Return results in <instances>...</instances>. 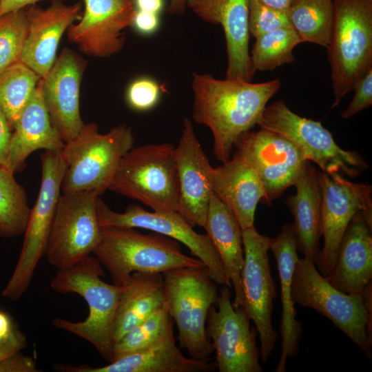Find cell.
Instances as JSON below:
<instances>
[{"mask_svg":"<svg viewBox=\"0 0 372 372\" xmlns=\"http://www.w3.org/2000/svg\"><path fill=\"white\" fill-rule=\"evenodd\" d=\"M280 86L279 79L254 83L193 74L192 118L211 130L216 160L223 163L230 158L238 139L257 125L267 102Z\"/></svg>","mask_w":372,"mask_h":372,"instance_id":"obj_1","label":"cell"},{"mask_svg":"<svg viewBox=\"0 0 372 372\" xmlns=\"http://www.w3.org/2000/svg\"><path fill=\"white\" fill-rule=\"evenodd\" d=\"M104 276L102 265L92 256L59 269L50 281L51 289L60 293L79 294L87 302L89 313L83 321L56 318L52 323L89 342L110 363L114 360V328L123 286L104 282L101 278Z\"/></svg>","mask_w":372,"mask_h":372,"instance_id":"obj_2","label":"cell"},{"mask_svg":"<svg viewBox=\"0 0 372 372\" xmlns=\"http://www.w3.org/2000/svg\"><path fill=\"white\" fill-rule=\"evenodd\" d=\"M293 302L312 309L342 331L368 358L372 355V282L363 294L334 287L311 260L298 258L291 284Z\"/></svg>","mask_w":372,"mask_h":372,"instance_id":"obj_3","label":"cell"},{"mask_svg":"<svg viewBox=\"0 0 372 372\" xmlns=\"http://www.w3.org/2000/svg\"><path fill=\"white\" fill-rule=\"evenodd\" d=\"M108 271L113 284L124 285L133 273H161L176 268L203 267L198 258L185 254L178 241L135 228L101 227L93 253Z\"/></svg>","mask_w":372,"mask_h":372,"instance_id":"obj_4","label":"cell"},{"mask_svg":"<svg viewBox=\"0 0 372 372\" xmlns=\"http://www.w3.org/2000/svg\"><path fill=\"white\" fill-rule=\"evenodd\" d=\"M162 276L165 304L176 324L180 347L190 358L208 361L214 347L206 322L217 301L216 283L205 266L172 269Z\"/></svg>","mask_w":372,"mask_h":372,"instance_id":"obj_5","label":"cell"},{"mask_svg":"<svg viewBox=\"0 0 372 372\" xmlns=\"http://www.w3.org/2000/svg\"><path fill=\"white\" fill-rule=\"evenodd\" d=\"M327 50L333 108L372 68V0H333Z\"/></svg>","mask_w":372,"mask_h":372,"instance_id":"obj_6","label":"cell"},{"mask_svg":"<svg viewBox=\"0 0 372 372\" xmlns=\"http://www.w3.org/2000/svg\"><path fill=\"white\" fill-rule=\"evenodd\" d=\"M134 143L132 130L125 125L101 134L96 123L84 124L61 150L67 164L61 191H94L102 194L108 189L122 157Z\"/></svg>","mask_w":372,"mask_h":372,"instance_id":"obj_7","label":"cell"},{"mask_svg":"<svg viewBox=\"0 0 372 372\" xmlns=\"http://www.w3.org/2000/svg\"><path fill=\"white\" fill-rule=\"evenodd\" d=\"M108 189L153 211L178 212L175 147L169 143L132 147L122 157Z\"/></svg>","mask_w":372,"mask_h":372,"instance_id":"obj_8","label":"cell"},{"mask_svg":"<svg viewBox=\"0 0 372 372\" xmlns=\"http://www.w3.org/2000/svg\"><path fill=\"white\" fill-rule=\"evenodd\" d=\"M257 125L289 140L324 173L355 178L369 167L359 153L338 145L321 122L298 115L283 100L266 105Z\"/></svg>","mask_w":372,"mask_h":372,"instance_id":"obj_9","label":"cell"},{"mask_svg":"<svg viewBox=\"0 0 372 372\" xmlns=\"http://www.w3.org/2000/svg\"><path fill=\"white\" fill-rule=\"evenodd\" d=\"M41 181L37 199L30 209L22 249L14 271L1 291L3 297L19 300L28 289L35 269L45 256L51 225L67 169L61 151L41 154Z\"/></svg>","mask_w":372,"mask_h":372,"instance_id":"obj_10","label":"cell"},{"mask_svg":"<svg viewBox=\"0 0 372 372\" xmlns=\"http://www.w3.org/2000/svg\"><path fill=\"white\" fill-rule=\"evenodd\" d=\"M100 195L94 191L63 192L53 217L45 256L59 269L93 253L101 236L96 214Z\"/></svg>","mask_w":372,"mask_h":372,"instance_id":"obj_11","label":"cell"},{"mask_svg":"<svg viewBox=\"0 0 372 372\" xmlns=\"http://www.w3.org/2000/svg\"><path fill=\"white\" fill-rule=\"evenodd\" d=\"M96 214L101 227L141 228L169 237L185 245L207 267L212 280L221 286L231 283L220 258L207 234L194 230L193 226L178 211H148L130 205L124 212H116L99 196Z\"/></svg>","mask_w":372,"mask_h":372,"instance_id":"obj_12","label":"cell"},{"mask_svg":"<svg viewBox=\"0 0 372 372\" xmlns=\"http://www.w3.org/2000/svg\"><path fill=\"white\" fill-rule=\"evenodd\" d=\"M242 237L244 307L259 335L260 360L265 363L279 338L272 324L273 302L277 291L268 256L271 238L259 234L254 225L242 229Z\"/></svg>","mask_w":372,"mask_h":372,"instance_id":"obj_13","label":"cell"},{"mask_svg":"<svg viewBox=\"0 0 372 372\" xmlns=\"http://www.w3.org/2000/svg\"><path fill=\"white\" fill-rule=\"evenodd\" d=\"M244 307H234L229 287L222 286L209 311L207 333L216 353L219 372H262L258 331Z\"/></svg>","mask_w":372,"mask_h":372,"instance_id":"obj_14","label":"cell"},{"mask_svg":"<svg viewBox=\"0 0 372 372\" xmlns=\"http://www.w3.org/2000/svg\"><path fill=\"white\" fill-rule=\"evenodd\" d=\"M318 176L323 247L315 265L325 277L334 265L340 243L352 218L360 211L372 214V187L367 183L349 180L340 174L318 170Z\"/></svg>","mask_w":372,"mask_h":372,"instance_id":"obj_15","label":"cell"},{"mask_svg":"<svg viewBox=\"0 0 372 372\" xmlns=\"http://www.w3.org/2000/svg\"><path fill=\"white\" fill-rule=\"evenodd\" d=\"M234 147L259 176L267 195V205L294 186L307 163L302 151L287 138L260 128L243 134Z\"/></svg>","mask_w":372,"mask_h":372,"instance_id":"obj_16","label":"cell"},{"mask_svg":"<svg viewBox=\"0 0 372 372\" xmlns=\"http://www.w3.org/2000/svg\"><path fill=\"white\" fill-rule=\"evenodd\" d=\"M80 19L68 30V40L83 54L105 58L119 52L125 44L123 30L132 26L134 0H83Z\"/></svg>","mask_w":372,"mask_h":372,"instance_id":"obj_17","label":"cell"},{"mask_svg":"<svg viewBox=\"0 0 372 372\" xmlns=\"http://www.w3.org/2000/svg\"><path fill=\"white\" fill-rule=\"evenodd\" d=\"M85 65L77 53L64 48L39 80L51 123L65 143L75 138L85 124L80 113V88Z\"/></svg>","mask_w":372,"mask_h":372,"instance_id":"obj_18","label":"cell"},{"mask_svg":"<svg viewBox=\"0 0 372 372\" xmlns=\"http://www.w3.org/2000/svg\"><path fill=\"white\" fill-rule=\"evenodd\" d=\"M175 159L179 185L178 213L192 226L204 227L212 193V167L188 118L183 120Z\"/></svg>","mask_w":372,"mask_h":372,"instance_id":"obj_19","label":"cell"},{"mask_svg":"<svg viewBox=\"0 0 372 372\" xmlns=\"http://www.w3.org/2000/svg\"><path fill=\"white\" fill-rule=\"evenodd\" d=\"M249 1L187 0V8L197 17L223 28L227 54L225 78L251 81L256 72L249 52Z\"/></svg>","mask_w":372,"mask_h":372,"instance_id":"obj_20","label":"cell"},{"mask_svg":"<svg viewBox=\"0 0 372 372\" xmlns=\"http://www.w3.org/2000/svg\"><path fill=\"white\" fill-rule=\"evenodd\" d=\"M62 1L43 8L36 4L26 8L28 32L20 61L41 79L56 59L60 40L82 14L80 3L64 4Z\"/></svg>","mask_w":372,"mask_h":372,"instance_id":"obj_21","label":"cell"},{"mask_svg":"<svg viewBox=\"0 0 372 372\" xmlns=\"http://www.w3.org/2000/svg\"><path fill=\"white\" fill-rule=\"evenodd\" d=\"M325 278L346 293L362 295L372 282V214L360 211L352 218Z\"/></svg>","mask_w":372,"mask_h":372,"instance_id":"obj_22","label":"cell"},{"mask_svg":"<svg viewBox=\"0 0 372 372\" xmlns=\"http://www.w3.org/2000/svg\"><path fill=\"white\" fill-rule=\"evenodd\" d=\"M212 192L234 213L242 229L254 225L259 202L267 204L262 183L255 169L237 153L211 173Z\"/></svg>","mask_w":372,"mask_h":372,"instance_id":"obj_23","label":"cell"},{"mask_svg":"<svg viewBox=\"0 0 372 372\" xmlns=\"http://www.w3.org/2000/svg\"><path fill=\"white\" fill-rule=\"evenodd\" d=\"M277 262L280 285L282 315L280 323L281 351L276 372L286 371L289 357L298 353L302 335L301 323L296 320V309L291 294L292 278L298 259L293 223L285 224L279 234L271 238L270 249Z\"/></svg>","mask_w":372,"mask_h":372,"instance_id":"obj_24","label":"cell"},{"mask_svg":"<svg viewBox=\"0 0 372 372\" xmlns=\"http://www.w3.org/2000/svg\"><path fill=\"white\" fill-rule=\"evenodd\" d=\"M216 367V364L185 357L172 332L156 344L103 366L61 365L56 369L68 372H209Z\"/></svg>","mask_w":372,"mask_h":372,"instance_id":"obj_25","label":"cell"},{"mask_svg":"<svg viewBox=\"0 0 372 372\" xmlns=\"http://www.w3.org/2000/svg\"><path fill=\"white\" fill-rule=\"evenodd\" d=\"M12 130L6 168L14 174L35 150L63 149L65 143L51 123L39 81Z\"/></svg>","mask_w":372,"mask_h":372,"instance_id":"obj_26","label":"cell"},{"mask_svg":"<svg viewBox=\"0 0 372 372\" xmlns=\"http://www.w3.org/2000/svg\"><path fill=\"white\" fill-rule=\"evenodd\" d=\"M234 289V307H244L242 284L244 249L242 228L231 209L212 192L204 226Z\"/></svg>","mask_w":372,"mask_h":372,"instance_id":"obj_27","label":"cell"},{"mask_svg":"<svg viewBox=\"0 0 372 372\" xmlns=\"http://www.w3.org/2000/svg\"><path fill=\"white\" fill-rule=\"evenodd\" d=\"M294 186L296 194L289 196L285 203L294 218L297 250L315 263L322 237L321 191L318 170L310 161L307 163Z\"/></svg>","mask_w":372,"mask_h":372,"instance_id":"obj_28","label":"cell"},{"mask_svg":"<svg viewBox=\"0 0 372 372\" xmlns=\"http://www.w3.org/2000/svg\"><path fill=\"white\" fill-rule=\"evenodd\" d=\"M164 305L162 273H132L123 285L118 300L114 328V344Z\"/></svg>","mask_w":372,"mask_h":372,"instance_id":"obj_29","label":"cell"},{"mask_svg":"<svg viewBox=\"0 0 372 372\" xmlns=\"http://www.w3.org/2000/svg\"><path fill=\"white\" fill-rule=\"evenodd\" d=\"M287 14L301 43L327 48L333 20V0H293Z\"/></svg>","mask_w":372,"mask_h":372,"instance_id":"obj_30","label":"cell"},{"mask_svg":"<svg viewBox=\"0 0 372 372\" xmlns=\"http://www.w3.org/2000/svg\"><path fill=\"white\" fill-rule=\"evenodd\" d=\"M40 79L20 61L0 72V110L12 130Z\"/></svg>","mask_w":372,"mask_h":372,"instance_id":"obj_31","label":"cell"},{"mask_svg":"<svg viewBox=\"0 0 372 372\" xmlns=\"http://www.w3.org/2000/svg\"><path fill=\"white\" fill-rule=\"evenodd\" d=\"M14 174L0 167V237L3 238L23 234L31 209L26 193Z\"/></svg>","mask_w":372,"mask_h":372,"instance_id":"obj_32","label":"cell"},{"mask_svg":"<svg viewBox=\"0 0 372 372\" xmlns=\"http://www.w3.org/2000/svg\"><path fill=\"white\" fill-rule=\"evenodd\" d=\"M250 57L255 71L273 70L295 61L294 48L301 43L291 28H285L261 34L255 38Z\"/></svg>","mask_w":372,"mask_h":372,"instance_id":"obj_33","label":"cell"},{"mask_svg":"<svg viewBox=\"0 0 372 372\" xmlns=\"http://www.w3.org/2000/svg\"><path fill=\"white\" fill-rule=\"evenodd\" d=\"M172 332V319L165 304L114 343V360L150 347Z\"/></svg>","mask_w":372,"mask_h":372,"instance_id":"obj_34","label":"cell"},{"mask_svg":"<svg viewBox=\"0 0 372 372\" xmlns=\"http://www.w3.org/2000/svg\"><path fill=\"white\" fill-rule=\"evenodd\" d=\"M28 32L26 8L0 17V72L20 61Z\"/></svg>","mask_w":372,"mask_h":372,"instance_id":"obj_35","label":"cell"},{"mask_svg":"<svg viewBox=\"0 0 372 372\" xmlns=\"http://www.w3.org/2000/svg\"><path fill=\"white\" fill-rule=\"evenodd\" d=\"M248 27L250 36L256 38L273 30L292 26L287 12L268 7L257 0H250Z\"/></svg>","mask_w":372,"mask_h":372,"instance_id":"obj_36","label":"cell"},{"mask_svg":"<svg viewBox=\"0 0 372 372\" xmlns=\"http://www.w3.org/2000/svg\"><path fill=\"white\" fill-rule=\"evenodd\" d=\"M161 91L156 79L143 76L130 83L126 90L125 100L131 109L137 112H146L158 103Z\"/></svg>","mask_w":372,"mask_h":372,"instance_id":"obj_37","label":"cell"},{"mask_svg":"<svg viewBox=\"0 0 372 372\" xmlns=\"http://www.w3.org/2000/svg\"><path fill=\"white\" fill-rule=\"evenodd\" d=\"M354 95L347 107L341 112V117L347 119L372 105V68L355 84Z\"/></svg>","mask_w":372,"mask_h":372,"instance_id":"obj_38","label":"cell"},{"mask_svg":"<svg viewBox=\"0 0 372 372\" xmlns=\"http://www.w3.org/2000/svg\"><path fill=\"white\" fill-rule=\"evenodd\" d=\"M41 371L34 360L30 356L17 352L0 362V372Z\"/></svg>","mask_w":372,"mask_h":372,"instance_id":"obj_39","label":"cell"},{"mask_svg":"<svg viewBox=\"0 0 372 372\" xmlns=\"http://www.w3.org/2000/svg\"><path fill=\"white\" fill-rule=\"evenodd\" d=\"M160 14L136 10L132 26L142 35L155 33L160 26Z\"/></svg>","mask_w":372,"mask_h":372,"instance_id":"obj_40","label":"cell"},{"mask_svg":"<svg viewBox=\"0 0 372 372\" xmlns=\"http://www.w3.org/2000/svg\"><path fill=\"white\" fill-rule=\"evenodd\" d=\"M27 345L25 335L17 329L10 338L0 341V362L10 355L21 351Z\"/></svg>","mask_w":372,"mask_h":372,"instance_id":"obj_41","label":"cell"},{"mask_svg":"<svg viewBox=\"0 0 372 372\" xmlns=\"http://www.w3.org/2000/svg\"><path fill=\"white\" fill-rule=\"evenodd\" d=\"M11 127L0 110V167L6 168L12 132Z\"/></svg>","mask_w":372,"mask_h":372,"instance_id":"obj_42","label":"cell"},{"mask_svg":"<svg viewBox=\"0 0 372 372\" xmlns=\"http://www.w3.org/2000/svg\"><path fill=\"white\" fill-rule=\"evenodd\" d=\"M42 1L46 0H0V17L9 12L25 9Z\"/></svg>","mask_w":372,"mask_h":372,"instance_id":"obj_43","label":"cell"},{"mask_svg":"<svg viewBox=\"0 0 372 372\" xmlns=\"http://www.w3.org/2000/svg\"><path fill=\"white\" fill-rule=\"evenodd\" d=\"M17 329L10 315L0 309V341L10 338Z\"/></svg>","mask_w":372,"mask_h":372,"instance_id":"obj_44","label":"cell"},{"mask_svg":"<svg viewBox=\"0 0 372 372\" xmlns=\"http://www.w3.org/2000/svg\"><path fill=\"white\" fill-rule=\"evenodd\" d=\"M136 10L160 14L165 7L164 0H134Z\"/></svg>","mask_w":372,"mask_h":372,"instance_id":"obj_45","label":"cell"},{"mask_svg":"<svg viewBox=\"0 0 372 372\" xmlns=\"http://www.w3.org/2000/svg\"><path fill=\"white\" fill-rule=\"evenodd\" d=\"M260 3L285 12H288L293 0H257Z\"/></svg>","mask_w":372,"mask_h":372,"instance_id":"obj_46","label":"cell"},{"mask_svg":"<svg viewBox=\"0 0 372 372\" xmlns=\"http://www.w3.org/2000/svg\"><path fill=\"white\" fill-rule=\"evenodd\" d=\"M187 9V0H169L167 11L172 14L183 15Z\"/></svg>","mask_w":372,"mask_h":372,"instance_id":"obj_47","label":"cell"}]
</instances>
